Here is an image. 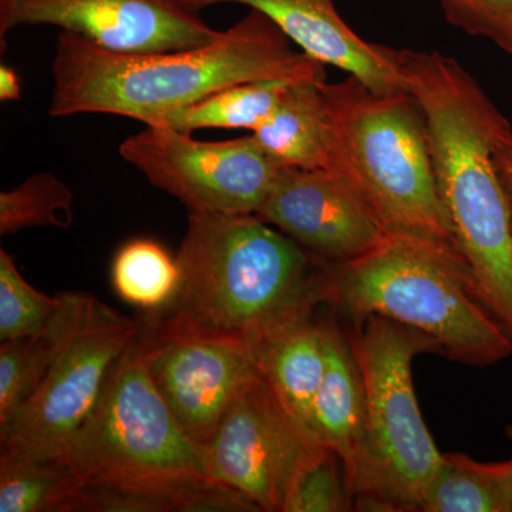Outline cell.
<instances>
[{
    "label": "cell",
    "instance_id": "cell-6",
    "mask_svg": "<svg viewBox=\"0 0 512 512\" xmlns=\"http://www.w3.org/2000/svg\"><path fill=\"white\" fill-rule=\"evenodd\" d=\"M353 319L346 335L366 393L365 433L349 473L353 511H420L443 454L420 412L412 366L420 353H440L439 346L384 316Z\"/></svg>",
    "mask_w": 512,
    "mask_h": 512
},
{
    "label": "cell",
    "instance_id": "cell-15",
    "mask_svg": "<svg viewBox=\"0 0 512 512\" xmlns=\"http://www.w3.org/2000/svg\"><path fill=\"white\" fill-rule=\"evenodd\" d=\"M326 353L325 376L312 404L311 433L316 443L339 454L349 476L365 433V384L348 335L335 322H326Z\"/></svg>",
    "mask_w": 512,
    "mask_h": 512
},
{
    "label": "cell",
    "instance_id": "cell-10",
    "mask_svg": "<svg viewBox=\"0 0 512 512\" xmlns=\"http://www.w3.org/2000/svg\"><path fill=\"white\" fill-rule=\"evenodd\" d=\"M319 447L262 373L229 407L204 447L205 471L247 495L259 510L284 512L299 471Z\"/></svg>",
    "mask_w": 512,
    "mask_h": 512
},
{
    "label": "cell",
    "instance_id": "cell-26",
    "mask_svg": "<svg viewBox=\"0 0 512 512\" xmlns=\"http://www.w3.org/2000/svg\"><path fill=\"white\" fill-rule=\"evenodd\" d=\"M454 28L485 37L512 56V0H439Z\"/></svg>",
    "mask_w": 512,
    "mask_h": 512
},
{
    "label": "cell",
    "instance_id": "cell-27",
    "mask_svg": "<svg viewBox=\"0 0 512 512\" xmlns=\"http://www.w3.org/2000/svg\"><path fill=\"white\" fill-rule=\"evenodd\" d=\"M171 491L113 484H80L76 512H180Z\"/></svg>",
    "mask_w": 512,
    "mask_h": 512
},
{
    "label": "cell",
    "instance_id": "cell-8",
    "mask_svg": "<svg viewBox=\"0 0 512 512\" xmlns=\"http://www.w3.org/2000/svg\"><path fill=\"white\" fill-rule=\"evenodd\" d=\"M69 319L35 396L0 427L2 453L57 460L90 416L114 363L143 319L128 318L89 293L67 292Z\"/></svg>",
    "mask_w": 512,
    "mask_h": 512
},
{
    "label": "cell",
    "instance_id": "cell-20",
    "mask_svg": "<svg viewBox=\"0 0 512 512\" xmlns=\"http://www.w3.org/2000/svg\"><path fill=\"white\" fill-rule=\"evenodd\" d=\"M59 296V309L42 333L0 345V427L35 396L60 348L69 319V298L67 292Z\"/></svg>",
    "mask_w": 512,
    "mask_h": 512
},
{
    "label": "cell",
    "instance_id": "cell-13",
    "mask_svg": "<svg viewBox=\"0 0 512 512\" xmlns=\"http://www.w3.org/2000/svg\"><path fill=\"white\" fill-rule=\"evenodd\" d=\"M256 215L330 265L360 258L386 237L369 205L336 171L284 167Z\"/></svg>",
    "mask_w": 512,
    "mask_h": 512
},
{
    "label": "cell",
    "instance_id": "cell-29",
    "mask_svg": "<svg viewBox=\"0 0 512 512\" xmlns=\"http://www.w3.org/2000/svg\"><path fill=\"white\" fill-rule=\"evenodd\" d=\"M20 79L18 73L12 67L0 66V100L12 101L20 99Z\"/></svg>",
    "mask_w": 512,
    "mask_h": 512
},
{
    "label": "cell",
    "instance_id": "cell-5",
    "mask_svg": "<svg viewBox=\"0 0 512 512\" xmlns=\"http://www.w3.org/2000/svg\"><path fill=\"white\" fill-rule=\"evenodd\" d=\"M335 131L333 171L369 205L386 234L456 247L441 201L426 117L412 93H373L356 77L322 83Z\"/></svg>",
    "mask_w": 512,
    "mask_h": 512
},
{
    "label": "cell",
    "instance_id": "cell-28",
    "mask_svg": "<svg viewBox=\"0 0 512 512\" xmlns=\"http://www.w3.org/2000/svg\"><path fill=\"white\" fill-rule=\"evenodd\" d=\"M497 163L505 194H507L508 205H510L512 220V131L504 137L498 147Z\"/></svg>",
    "mask_w": 512,
    "mask_h": 512
},
{
    "label": "cell",
    "instance_id": "cell-23",
    "mask_svg": "<svg viewBox=\"0 0 512 512\" xmlns=\"http://www.w3.org/2000/svg\"><path fill=\"white\" fill-rule=\"evenodd\" d=\"M73 192L56 175H32L25 183L0 192V234L32 227H69Z\"/></svg>",
    "mask_w": 512,
    "mask_h": 512
},
{
    "label": "cell",
    "instance_id": "cell-14",
    "mask_svg": "<svg viewBox=\"0 0 512 512\" xmlns=\"http://www.w3.org/2000/svg\"><path fill=\"white\" fill-rule=\"evenodd\" d=\"M201 10L220 3H238L259 10L302 52L318 62L356 77L373 93H410L397 62L396 49L366 42L356 35L333 0H185Z\"/></svg>",
    "mask_w": 512,
    "mask_h": 512
},
{
    "label": "cell",
    "instance_id": "cell-19",
    "mask_svg": "<svg viewBox=\"0 0 512 512\" xmlns=\"http://www.w3.org/2000/svg\"><path fill=\"white\" fill-rule=\"evenodd\" d=\"M293 77L254 80L232 84L204 99L170 111L153 126L192 133L204 128H242L252 133L264 126L274 113Z\"/></svg>",
    "mask_w": 512,
    "mask_h": 512
},
{
    "label": "cell",
    "instance_id": "cell-25",
    "mask_svg": "<svg viewBox=\"0 0 512 512\" xmlns=\"http://www.w3.org/2000/svg\"><path fill=\"white\" fill-rule=\"evenodd\" d=\"M346 511H353V494L345 461L320 446L299 471L284 512Z\"/></svg>",
    "mask_w": 512,
    "mask_h": 512
},
{
    "label": "cell",
    "instance_id": "cell-18",
    "mask_svg": "<svg viewBox=\"0 0 512 512\" xmlns=\"http://www.w3.org/2000/svg\"><path fill=\"white\" fill-rule=\"evenodd\" d=\"M423 512H512V458L481 463L446 453L424 488Z\"/></svg>",
    "mask_w": 512,
    "mask_h": 512
},
{
    "label": "cell",
    "instance_id": "cell-4",
    "mask_svg": "<svg viewBox=\"0 0 512 512\" xmlns=\"http://www.w3.org/2000/svg\"><path fill=\"white\" fill-rule=\"evenodd\" d=\"M329 305L353 318L380 315L419 330L441 355L471 366L512 356V338L488 308L457 248L386 234L377 247L330 265Z\"/></svg>",
    "mask_w": 512,
    "mask_h": 512
},
{
    "label": "cell",
    "instance_id": "cell-17",
    "mask_svg": "<svg viewBox=\"0 0 512 512\" xmlns=\"http://www.w3.org/2000/svg\"><path fill=\"white\" fill-rule=\"evenodd\" d=\"M258 350L266 382L296 423L313 440L312 404L328 362L326 320H305L268 340Z\"/></svg>",
    "mask_w": 512,
    "mask_h": 512
},
{
    "label": "cell",
    "instance_id": "cell-22",
    "mask_svg": "<svg viewBox=\"0 0 512 512\" xmlns=\"http://www.w3.org/2000/svg\"><path fill=\"white\" fill-rule=\"evenodd\" d=\"M111 284L117 296L147 313L168 308L181 284V269L160 244L148 239L128 242L111 265Z\"/></svg>",
    "mask_w": 512,
    "mask_h": 512
},
{
    "label": "cell",
    "instance_id": "cell-21",
    "mask_svg": "<svg viewBox=\"0 0 512 512\" xmlns=\"http://www.w3.org/2000/svg\"><path fill=\"white\" fill-rule=\"evenodd\" d=\"M79 490L60 461L0 456V512H76Z\"/></svg>",
    "mask_w": 512,
    "mask_h": 512
},
{
    "label": "cell",
    "instance_id": "cell-3",
    "mask_svg": "<svg viewBox=\"0 0 512 512\" xmlns=\"http://www.w3.org/2000/svg\"><path fill=\"white\" fill-rule=\"evenodd\" d=\"M396 55L426 117L437 187L458 252L512 338V220L497 163L510 123L453 57L407 49Z\"/></svg>",
    "mask_w": 512,
    "mask_h": 512
},
{
    "label": "cell",
    "instance_id": "cell-9",
    "mask_svg": "<svg viewBox=\"0 0 512 512\" xmlns=\"http://www.w3.org/2000/svg\"><path fill=\"white\" fill-rule=\"evenodd\" d=\"M120 156L190 214H256L282 165L254 136L200 141L190 133L146 126L120 146Z\"/></svg>",
    "mask_w": 512,
    "mask_h": 512
},
{
    "label": "cell",
    "instance_id": "cell-7",
    "mask_svg": "<svg viewBox=\"0 0 512 512\" xmlns=\"http://www.w3.org/2000/svg\"><path fill=\"white\" fill-rule=\"evenodd\" d=\"M150 323L114 363L96 406L57 461L80 484L171 491L180 497L207 476L204 447L185 433L158 390L150 366ZM180 508V512H181Z\"/></svg>",
    "mask_w": 512,
    "mask_h": 512
},
{
    "label": "cell",
    "instance_id": "cell-11",
    "mask_svg": "<svg viewBox=\"0 0 512 512\" xmlns=\"http://www.w3.org/2000/svg\"><path fill=\"white\" fill-rule=\"evenodd\" d=\"M146 316L151 376L185 433L205 447L229 407L262 377L259 350L239 339L165 332Z\"/></svg>",
    "mask_w": 512,
    "mask_h": 512
},
{
    "label": "cell",
    "instance_id": "cell-12",
    "mask_svg": "<svg viewBox=\"0 0 512 512\" xmlns=\"http://www.w3.org/2000/svg\"><path fill=\"white\" fill-rule=\"evenodd\" d=\"M19 26H56L127 55L194 49L221 35L185 0H0V36Z\"/></svg>",
    "mask_w": 512,
    "mask_h": 512
},
{
    "label": "cell",
    "instance_id": "cell-24",
    "mask_svg": "<svg viewBox=\"0 0 512 512\" xmlns=\"http://www.w3.org/2000/svg\"><path fill=\"white\" fill-rule=\"evenodd\" d=\"M60 306V296L45 295L23 278L12 256L0 251V340L39 335Z\"/></svg>",
    "mask_w": 512,
    "mask_h": 512
},
{
    "label": "cell",
    "instance_id": "cell-16",
    "mask_svg": "<svg viewBox=\"0 0 512 512\" xmlns=\"http://www.w3.org/2000/svg\"><path fill=\"white\" fill-rule=\"evenodd\" d=\"M323 82L299 79L289 84L269 120L252 133L286 167L333 171L335 131Z\"/></svg>",
    "mask_w": 512,
    "mask_h": 512
},
{
    "label": "cell",
    "instance_id": "cell-30",
    "mask_svg": "<svg viewBox=\"0 0 512 512\" xmlns=\"http://www.w3.org/2000/svg\"><path fill=\"white\" fill-rule=\"evenodd\" d=\"M505 433H507L508 439L511 440L512 443V424L510 426L505 427Z\"/></svg>",
    "mask_w": 512,
    "mask_h": 512
},
{
    "label": "cell",
    "instance_id": "cell-1",
    "mask_svg": "<svg viewBox=\"0 0 512 512\" xmlns=\"http://www.w3.org/2000/svg\"><path fill=\"white\" fill-rule=\"evenodd\" d=\"M181 284L153 316L165 332L264 345L329 302L330 264L256 214H190Z\"/></svg>",
    "mask_w": 512,
    "mask_h": 512
},
{
    "label": "cell",
    "instance_id": "cell-2",
    "mask_svg": "<svg viewBox=\"0 0 512 512\" xmlns=\"http://www.w3.org/2000/svg\"><path fill=\"white\" fill-rule=\"evenodd\" d=\"M52 74L50 116L114 114L146 126L232 84L278 77L326 80L325 64L296 52L289 37L255 9L214 42L175 52H110L62 32Z\"/></svg>",
    "mask_w": 512,
    "mask_h": 512
}]
</instances>
